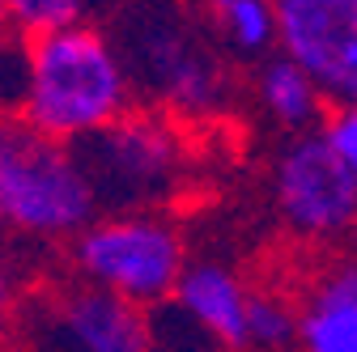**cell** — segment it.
Returning <instances> with one entry per match:
<instances>
[{
  "mask_svg": "<svg viewBox=\"0 0 357 352\" xmlns=\"http://www.w3.org/2000/svg\"><path fill=\"white\" fill-rule=\"evenodd\" d=\"M107 38L128 72L132 94H141L149 111L183 123L226 106V64L178 0H119Z\"/></svg>",
  "mask_w": 357,
  "mask_h": 352,
  "instance_id": "cell-1",
  "label": "cell"
},
{
  "mask_svg": "<svg viewBox=\"0 0 357 352\" xmlns=\"http://www.w3.org/2000/svg\"><path fill=\"white\" fill-rule=\"evenodd\" d=\"M132 111V85L107 30L77 22L26 42V98L22 119L64 145L115 123Z\"/></svg>",
  "mask_w": 357,
  "mask_h": 352,
  "instance_id": "cell-2",
  "label": "cell"
},
{
  "mask_svg": "<svg viewBox=\"0 0 357 352\" xmlns=\"http://www.w3.org/2000/svg\"><path fill=\"white\" fill-rule=\"evenodd\" d=\"M98 221V200L77 149L0 115V225L30 238H77Z\"/></svg>",
  "mask_w": 357,
  "mask_h": 352,
  "instance_id": "cell-3",
  "label": "cell"
},
{
  "mask_svg": "<svg viewBox=\"0 0 357 352\" xmlns=\"http://www.w3.org/2000/svg\"><path fill=\"white\" fill-rule=\"evenodd\" d=\"M77 161L94 187L98 212H158L188 183V136L183 123L162 111H123L115 123L85 136Z\"/></svg>",
  "mask_w": 357,
  "mask_h": 352,
  "instance_id": "cell-4",
  "label": "cell"
},
{
  "mask_svg": "<svg viewBox=\"0 0 357 352\" xmlns=\"http://www.w3.org/2000/svg\"><path fill=\"white\" fill-rule=\"evenodd\" d=\"M73 263L94 285L128 305H162L183 276V238L158 212L98 216L73 238Z\"/></svg>",
  "mask_w": 357,
  "mask_h": 352,
  "instance_id": "cell-5",
  "label": "cell"
},
{
  "mask_svg": "<svg viewBox=\"0 0 357 352\" xmlns=\"http://www.w3.org/2000/svg\"><path fill=\"white\" fill-rule=\"evenodd\" d=\"M26 352H149V319L94 285L52 289L22 314Z\"/></svg>",
  "mask_w": 357,
  "mask_h": 352,
  "instance_id": "cell-6",
  "label": "cell"
},
{
  "mask_svg": "<svg viewBox=\"0 0 357 352\" xmlns=\"http://www.w3.org/2000/svg\"><path fill=\"white\" fill-rule=\"evenodd\" d=\"M277 47L324 102L357 106V0H273Z\"/></svg>",
  "mask_w": 357,
  "mask_h": 352,
  "instance_id": "cell-7",
  "label": "cell"
},
{
  "mask_svg": "<svg viewBox=\"0 0 357 352\" xmlns=\"http://www.w3.org/2000/svg\"><path fill=\"white\" fill-rule=\"evenodd\" d=\"M277 208L302 238H336L357 225V183L328 149L324 131L294 136L273 170Z\"/></svg>",
  "mask_w": 357,
  "mask_h": 352,
  "instance_id": "cell-8",
  "label": "cell"
},
{
  "mask_svg": "<svg viewBox=\"0 0 357 352\" xmlns=\"http://www.w3.org/2000/svg\"><path fill=\"white\" fill-rule=\"evenodd\" d=\"M247 301L243 280L221 263H188L174 285V305L230 352H247Z\"/></svg>",
  "mask_w": 357,
  "mask_h": 352,
  "instance_id": "cell-9",
  "label": "cell"
},
{
  "mask_svg": "<svg viewBox=\"0 0 357 352\" xmlns=\"http://www.w3.org/2000/svg\"><path fill=\"white\" fill-rule=\"evenodd\" d=\"M298 352H357V263L332 268L302 301Z\"/></svg>",
  "mask_w": 357,
  "mask_h": 352,
  "instance_id": "cell-10",
  "label": "cell"
},
{
  "mask_svg": "<svg viewBox=\"0 0 357 352\" xmlns=\"http://www.w3.org/2000/svg\"><path fill=\"white\" fill-rule=\"evenodd\" d=\"M255 98H259V106H264L268 119L281 123V127H289V131H298V136H306V131L324 119V94L285 56H273V60L259 64Z\"/></svg>",
  "mask_w": 357,
  "mask_h": 352,
  "instance_id": "cell-11",
  "label": "cell"
},
{
  "mask_svg": "<svg viewBox=\"0 0 357 352\" xmlns=\"http://www.w3.org/2000/svg\"><path fill=\"white\" fill-rule=\"evenodd\" d=\"M208 17L238 56H264L277 47L273 0H208Z\"/></svg>",
  "mask_w": 357,
  "mask_h": 352,
  "instance_id": "cell-12",
  "label": "cell"
},
{
  "mask_svg": "<svg viewBox=\"0 0 357 352\" xmlns=\"http://www.w3.org/2000/svg\"><path fill=\"white\" fill-rule=\"evenodd\" d=\"M289 344H298V310L285 297L251 293V301H247V348L281 352Z\"/></svg>",
  "mask_w": 357,
  "mask_h": 352,
  "instance_id": "cell-13",
  "label": "cell"
},
{
  "mask_svg": "<svg viewBox=\"0 0 357 352\" xmlns=\"http://www.w3.org/2000/svg\"><path fill=\"white\" fill-rule=\"evenodd\" d=\"M85 5L89 0H0V13L22 38H38L85 22Z\"/></svg>",
  "mask_w": 357,
  "mask_h": 352,
  "instance_id": "cell-14",
  "label": "cell"
},
{
  "mask_svg": "<svg viewBox=\"0 0 357 352\" xmlns=\"http://www.w3.org/2000/svg\"><path fill=\"white\" fill-rule=\"evenodd\" d=\"M26 42L0 13V115H17L26 98Z\"/></svg>",
  "mask_w": 357,
  "mask_h": 352,
  "instance_id": "cell-15",
  "label": "cell"
},
{
  "mask_svg": "<svg viewBox=\"0 0 357 352\" xmlns=\"http://www.w3.org/2000/svg\"><path fill=\"white\" fill-rule=\"evenodd\" d=\"M324 141L357 183V106H340L324 119Z\"/></svg>",
  "mask_w": 357,
  "mask_h": 352,
  "instance_id": "cell-16",
  "label": "cell"
},
{
  "mask_svg": "<svg viewBox=\"0 0 357 352\" xmlns=\"http://www.w3.org/2000/svg\"><path fill=\"white\" fill-rule=\"evenodd\" d=\"M9 314H13V289H9V276H5V268H0V331H5Z\"/></svg>",
  "mask_w": 357,
  "mask_h": 352,
  "instance_id": "cell-17",
  "label": "cell"
},
{
  "mask_svg": "<svg viewBox=\"0 0 357 352\" xmlns=\"http://www.w3.org/2000/svg\"><path fill=\"white\" fill-rule=\"evenodd\" d=\"M0 230H5V225H0Z\"/></svg>",
  "mask_w": 357,
  "mask_h": 352,
  "instance_id": "cell-18",
  "label": "cell"
}]
</instances>
